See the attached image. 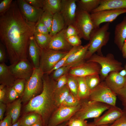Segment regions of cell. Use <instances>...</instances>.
<instances>
[{
	"label": "cell",
	"mask_w": 126,
	"mask_h": 126,
	"mask_svg": "<svg viewBox=\"0 0 126 126\" xmlns=\"http://www.w3.org/2000/svg\"><path fill=\"white\" fill-rule=\"evenodd\" d=\"M0 15V39L11 65L27 60L29 41L37 23L25 18L17 0L13 1L9 8Z\"/></svg>",
	"instance_id": "6da1fadb"
},
{
	"label": "cell",
	"mask_w": 126,
	"mask_h": 126,
	"mask_svg": "<svg viewBox=\"0 0 126 126\" xmlns=\"http://www.w3.org/2000/svg\"><path fill=\"white\" fill-rule=\"evenodd\" d=\"M42 81V92L29 101L25 106L24 111L38 114L41 117L43 126H47L51 115L57 108L55 99L57 82L46 74H44Z\"/></svg>",
	"instance_id": "7a4b0ae2"
},
{
	"label": "cell",
	"mask_w": 126,
	"mask_h": 126,
	"mask_svg": "<svg viewBox=\"0 0 126 126\" xmlns=\"http://www.w3.org/2000/svg\"><path fill=\"white\" fill-rule=\"evenodd\" d=\"M110 23H107L101 27L94 28L92 32L89 43H90L85 57L88 60L96 52L100 55H103L102 48L105 46L110 37V33L108 31Z\"/></svg>",
	"instance_id": "3957f363"
},
{
	"label": "cell",
	"mask_w": 126,
	"mask_h": 126,
	"mask_svg": "<svg viewBox=\"0 0 126 126\" xmlns=\"http://www.w3.org/2000/svg\"><path fill=\"white\" fill-rule=\"evenodd\" d=\"M87 61L96 62L100 65L101 68L99 75L101 81H104L110 73L119 72L124 69L122 63L116 60L111 53L105 56L95 53Z\"/></svg>",
	"instance_id": "277c9868"
},
{
	"label": "cell",
	"mask_w": 126,
	"mask_h": 126,
	"mask_svg": "<svg viewBox=\"0 0 126 126\" xmlns=\"http://www.w3.org/2000/svg\"><path fill=\"white\" fill-rule=\"evenodd\" d=\"M80 107L72 117L83 120L98 117L111 106L103 103L91 101L88 98L80 100Z\"/></svg>",
	"instance_id": "5b68a950"
},
{
	"label": "cell",
	"mask_w": 126,
	"mask_h": 126,
	"mask_svg": "<svg viewBox=\"0 0 126 126\" xmlns=\"http://www.w3.org/2000/svg\"><path fill=\"white\" fill-rule=\"evenodd\" d=\"M44 73L39 68H34L31 77L26 80L22 101L25 103L36 96L43 88L42 77Z\"/></svg>",
	"instance_id": "8992f818"
},
{
	"label": "cell",
	"mask_w": 126,
	"mask_h": 126,
	"mask_svg": "<svg viewBox=\"0 0 126 126\" xmlns=\"http://www.w3.org/2000/svg\"><path fill=\"white\" fill-rule=\"evenodd\" d=\"M73 24L77 30L80 38L89 40L91 33L94 29L91 14L78 8Z\"/></svg>",
	"instance_id": "52a82bcc"
},
{
	"label": "cell",
	"mask_w": 126,
	"mask_h": 126,
	"mask_svg": "<svg viewBox=\"0 0 126 126\" xmlns=\"http://www.w3.org/2000/svg\"><path fill=\"white\" fill-rule=\"evenodd\" d=\"M41 49L39 68L44 74L50 71L69 51Z\"/></svg>",
	"instance_id": "ba28073f"
},
{
	"label": "cell",
	"mask_w": 126,
	"mask_h": 126,
	"mask_svg": "<svg viewBox=\"0 0 126 126\" xmlns=\"http://www.w3.org/2000/svg\"><path fill=\"white\" fill-rule=\"evenodd\" d=\"M117 96L107 86L104 81H102L91 91L88 99L91 101L103 103L111 106H115Z\"/></svg>",
	"instance_id": "9c48e42d"
},
{
	"label": "cell",
	"mask_w": 126,
	"mask_h": 126,
	"mask_svg": "<svg viewBox=\"0 0 126 126\" xmlns=\"http://www.w3.org/2000/svg\"><path fill=\"white\" fill-rule=\"evenodd\" d=\"M80 107V104L77 106L73 107L60 106L53 112L49 120L47 126H56L68 121L79 110Z\"/></svg>",
	"instance_id": "30bf717a"
},
{
	"label": "cell",
	"mask_w": 126,
	"mask_h": 126,
	"mask_svg": "<svg viewBox=\"0 0 126 126\" xmlns=\"http://www.w3.org/2000/svg\"><path fill=\"white\" fill-rule=\"evenodd\" d=\"M125 13L126 9H122L103 10L91 13L94 29L100 27L102 23L112 22L119 15Z\"/></svg>",
	"instance_id": "8fae6325"
},
{
	"label": "cell",
	"mask_w": 126,
	"mask_h": 126,
	"mask_svg": "<svg viewBox=\"0 0 126 126\" xmlns=\"http://www.w3.org/2000/svg\"><path fill=\"white\" fill-rule=\"evenodd\" d=\"M101 68L97 63L86 61L72 67L68 74L75 77H85L94 74H99Z\"/></svg>",
	"instance_id": "7c38bea8"
},
{
	"label": "cell",
	"mask_w": 126,
	"mask_h": 126,
	"mask_svg": "<svg viewBox=\"0 0 126 126\" xmlns=\"http://www.w3.org/2000/svg\"><path fill=\"white\" fill-rule=\"evenodd\" d=\"M9 66L11 74L16 79H23L26 80L31 77L34 69L28 60L20 61Z\"/></svg>",
	"instance_id": "4fadbf2b"
},
{
	"label": "cell",
	"mask_w": 126,
	"mask_h": 126,
	"mask_svg": "<svg viewBox=\"0 0 126 126\" xmlns=\"http://www.w3.org/2000/svg\"><path fill=\"white\" fill-rule=\"evenodd\" d=\"M17 1L20 10L25 18L30 21L37 23L40 19L44 11L43 9L33 7L25 0Z\"/></svg>",
	"instance_id": "5bb4252c"
},
{
	"label": "cell",
	"mask_w": 126,
	"mask_h": 126,
	"mask_svg": "<svg viewBox=\"0 0 126 126\" xmlns=\"http://www.w3.org/2000/svg\"><path fill=\"white\" fill-rule=\"evenodd\" d=\"M77 0H61L60 11L65 22V26L73 24L76 16Z\"/></svg>",
	"instance_id": "9a60e30c"
},
{
	"label": "cell",
	"mask_w": 126,
	"mask_h": 126,
	"mask_svg": "<svg viewBox=\"0 0 126 126\" xmlns=\"http://www.w3.org/2000/svg\"><path fill=\"white\" fill-rule=\"evenodd\" d=\"M124 113L123 110L116 105L111 106L104 114L94 118L93 122L98 125H109Z\"/></svg>",
	"instance_id": "2e32d148"
},
{
	"label": "cell",
	"mask_w": 126,
	"mask_h": 126,
	"mask_svg": "<svg viewBox=\"0 0 126 126\" xmlns=\"http://www.w3.org/2000/svg\"><path fill=\"white\" fill-rule=\"evenodd\" d=\"M65 28L52 37L47 48L56 50L69 51L73 47L69 43L65 35Z\"/></svg>",
	"instance_id": "e0dca14e"
},
{
	"label": "cell",
	"mask_w": 126,
	"mask_h": 126,
	"mask_svg": "<svg viewBox=\"0 0 126 126\" xmlns=\"http://www.w3.org/2000/svg\"><path fill=\"white\" fill-rule=\"evenodd\" d=\"M104 81L107 86L116 95L126 83L125 77L116 72L110 73Z\"/></svg>",
	"instance_id": "ac0fdd59"
},
{
	"label": "cell",
	"mask_w": 126,
	"mask_h": 126,
	"mask_svg": "<svg viewBox=\"0 0 126 126\" xmlns=\"http://www.w3.org/2000/svg\"><path fill=\"white\" fill-rule=\"evenodd\" d=\"M41 50L37 43L34 35L31 37L29 42L28 52L32 64L34 68H39Z\"/></svg>",
	"instance_id": "d6986e66"
},
{
	"label": "cell",
	"mask_w": 126,
	"mask_h": 126,
	"mask_svg": "<svg viewBox=\"0 0 126 126\" xmlns=\"http://www.w3.org/2000/svg\"><path fill=\"white\" fill-rule=\"evenodd\" d=\"M114 42L121 50L124 42L126 39V17L122 21L117 24L115 27Z\"/></svg>",
	"instance_id": "ffe728a7"
},
{
	"label": "cell",
	"mask_w": 126,
	"mask_h": 126,
	"mask_svg": "<svg viewBox=\"0 0 126 126\" xmlns=\"http://www.w3.org/2000/svg\"><path fill=\"white\" fill-rule=\"evenodd\" d=\"M90 45L89 43L72 54L63 65H73L75 66L85 61V56Z\"/></svg>",
	"instance_id": "44dd1931"
},
{
	"label": "cell",
	"mask_w": 126,
	"mask_h": 126,
	"mask_svg": "<svg viewBox=\"0 0 126 126\" xmlns=\"http://www.w3.org/2000/svg\"><path fill=\"white\" fill-rule=\"evenodd\" d=\"M126 9V0H101L98 7L91 13L105 10Z\"/></svg>",
	"instance_id": "7402d4cb"
},
{
	"label": "cell",
	"mask_w": 126,
	"mask_h": 126,
	"mask_svg": "<svg viewBox=\"0 0 126 126\" xmlns=\"http://www.w3.org/2000/svg\"><path fill=\"white\" fill-rule=\"evenodd\" d=\"M16 79L11 74L9 66L5 63L0 64V83L7 87H12Z\"/></svg>",
	"instance_id": "603a6c76"
},
{
	"label": "cell",
	"mask_w": 126,
	"mask_h": 126,
	"mask_svg": "<svg viewBox=\"0 0 126 126\" xmlns=\"http://www.w3.org/2000/svg\"><path fill=\"white\" fill-rule=\"evenodd\" d=\"M22 100L19 99L8 105L7 114L9 115L12 120V124L16 122L20 115L21 107Z\"/></svg>",
	"instance_id": "cb8c5ba5"
},
{
	"label": "cell",
	"mask_w": 126,
	"mask_h": 126,
	"mask_svg": "<svg viewBox=\"0 0 126 126\" xmlns=\"http://www.w3.org/2000/svg\"><path fill=\"white\" fill-rule=\"evenodd\" d=\"M65 26L64 19L60 12L54 14L49 35L52 36L54 35L64 29Z\"/></svg>",
	"instance_id": "d4e9b609"
},
{
	"label": "cell",
	"mask_w": 126,
	"mask_h": 126,
	"mask_svg": "<svg viewBox=\"0 0 126 126\" xmlns=\"http://www.w3.org/2000/svg\"><path fill=\"white\" fill-rule=\"evenodd\" d=\"M78 84V97L80 100L88 98L91 91L85 82L84 77H76Z\"/></svg>",
	"instance_id": "484cf974"
},
{
	"label": "cell",
	"mask_w": 126,
	"mask_h": 126,
	"mask_svg": "<svg viewBox=\"0 0 126 126\" xmlns=\"http://www.w3.org/2000/svg\"><path fill=\"white\" fill-rule=\"evenodd\" d=\"M101 1V0H77V3L79 8L90 13L98 7Z\"/></svg>",
	"instance_id": "4316f807"
},
{
	"label": "cell",
	"mask_w": 126,
	"mask_h": 126,
	"mask_svg": "<svg viewBox=\"0 0 126 126\" xmlns=\"http://www.w3.org/2000/svg\"><path fill=\"white\" fill-rule=\"evenodd\" d=\"M20 120L21 126H31L37 123L42 122L40 116L35 112L24 116Z\"/></svg>",
	"instance_id": "83f0119b"
},
{
	"label": "cell",
	"mask_w": 126,
	"mask_h": 126,
	"mask_svg": "<svg viewBox=\"0 0 126 126\" xmlns=\"http://www.w3.org/2000/svg\"><path fill=\"white\" fill-rule=\"evenodd\" d=\"M61 0H45L43 9L46 10L53 15L60 12Z\"/></svg>",
	"instance_id": "f1b7e54d"
},
{
	"label": "cell",
	"mask_w": 126,
	"mask_h": 126,
	"mask_svg": "<svg viewBox=\"0 0 126 126\" xmlns=\"http://www.w3.org/2000/svg\"><path fill=\"white\" fill-rule=\"evenodd\" d=\"M34 36L37 43L41 49L47 48L52 37L49 34H43L35 32Z\"/></svg>",
	"instance_id": "f546056e"
},
{
	"label": "cell",
	"mask_w": 126,
	"mask_h": 126,
	"mask_svg": "<svg viewBox=\"0 0 126 126\" xmlns=\"http://www.w3.org/2000/svg\"><path fill=\"white\" fill-rule=\"evenodd\" d=\"M70 92L67 85L63 88L57 90H55V99L56 108L60 106Z\"/></svg>",
	"instance_id": "4dcf8cb0"
},
{
	"label": "cell",
	"mask_w": 126,
	"mask_h": 126,
	"mask_svg": "<svg viewBox=\"0 0 126 126\" xmlns=\"http://www.w3.org/2000/svg\"><path fill=\"white\" fill-rule=\"evenodd\" d=\"M84 77L86 82L91 91L96 87L101 81L99 74H91Z\"/></svg>",
	"instance_id": "1f68e13d"
},
{
	"label": "cell",
	"mask_w": 126,
	"mask_h": 126,
	"mask_svg": "<svg viewBox=\"0 0 126 126\" xmlns=\"http://www.w3.org/2000/svg\"><path fill=\"white\" fill-rule=\"evenodd\" d=\"M75 66L73 65H63L54 70L50 76L54 80L57 81L61 77L68 74L70 69Z\"/></svg>",
	"instance_id": "d6a6232c"
},
{
	"label": "cell",
	"mask_w": 126,
	"mask_h": 126,
	"mask_svg": "<svg viewBox=\"0 0 126 126\" xmlns=\"http://www.w3.org/2000/svg\"><path fill=\"white\" fill-rule=\"evenodd\" d=\"M67 85L70 92L75 97L78 98V84L76 77L69 75L67 74Z\"/></svg>",
	"instance_id": "836d02e7"
},
{
	"label": "cell",
	"mask_w": 126,
	"mask_h": 126,
	"mask_svg": "<svg viewBox=\"0 0 126 126\" xmlns=\"http://www.w3.org/2000/svg\"><path fill=\"white\" fill-rule=\"evenodd\" d=\"M83 46L73 47L55 65L53 68L47 74H50L54 70L58 68L63 66L67 61L70 56L72 53L78 50L81 48Z\"/></svg>",
	"instance_id": "e575fe53"
},
{
	"label": "cell",
	"mask_w": 126,
	"mask_h": 126,
	"mask_svg": "<svg viewBox=\"0 0 126 126\" xmlns=\"http://www.w3.org/2000/svg\"><path fill=\"white\" fill-rule=\"evenodd\" d=\"M53 14L46 10L44 11L40 19L42 22L50 32L53 19Z\"/></svg>",
	"instance_id": "d590c367"
},
{
	"label": "cell",
	"mask_w": 126,
	"mask_h": 126,
	"mask_svg": "<svg viewBox=\"0 0 126 126\" xmlns=\"http://www.w3.org/2000/svg\"><path fill=\"white\" fill-rule=\"evenodd\" d=\"M80 103V100L70 92L61 106L69 107H74L79 105Z\"/></svg>",
	"instance_id": "8d00e7d4"
},
{
	"label": "cell",
	"mask_w": 126,
	"mask_h": 126,
	"mask_svg": "<svg viewBox=\"0 0 126 126\" xmlns=\"http://www.w3.org/2000/svg\"><path fill=\"white\" fill-rule=\"evenodd\" d=\"M26 80L23 79H16L12 87L19 96H22L24 91Z\"/></svg>",
	"instance_id": "74e56055"
},
{
	"label": "cell",
	"mask_w": 126,
	"mask_h": 126,
	"mask_svg": "<svg viewBox=\"0 0 126 126\" xmlns=\"http://www.w3.org/2000/svg\"><path fill=\"white\" fill-rule=\"evenodd\" d=\"M6 103L11 102L19 97L16 92L12 87H6Z\"/></svg>",
	"instance_id": "f35d334b"
},
{
	"label": "cell",
	"mask_w": 126,
	"mask_h": 126,
	"mask_svg": "<svg viewBox=\"0 0 126 126\" xmlns=\"http://www.w3.org/2000/svg\"><path fill=\"white\" fill-rule=\"evenodd\" d=\"M121 101L123 107L122 110L124 113L126 114V83L117 94Z\"/></svg>",
	"instance_id": "ab89813d"
},
{
	"label": "cell",
	"mask_w": 126,
	"mask_h": 126,
	"mask_svg": "<svg viewBox=\"0 0 126 126\" xmlns=\"http://www.w3.org/2000/svg\"><path fill=\"white\" fill-rule=\"evenodd\" d=\"M87 121L80 119L71 117L68 121L67 126H86Z\"/></svg>",
	"instance_id": "60d3db41"
},
{
	"label": "cell",
	"mask_w": 126,
	"mask_h": 126,
	"mask_svg": "<svg viewBox=\"0 0 126 126\" xmlns=\"http://www.w3.org/2000/svg\"><path fill=\"white\" fill-rule=\"evenodd\" d=\"M35 32L43 34H49L47 28L42 22L40 19L37 23Z\"/></svg>",
	"instance_id": "b9f144b4"
},
{
	"label": "cell",
	"mask_w": 126,
	"mask_h": 126,
	"mask_svg": "<svg viewBox=\"0 0 126 126\" xmlns=\"http://www.w3.org/2000/svg\"><path fill=\"white\" fill-rule=\"evenodd\" d=\"M65 35L67 39L69 37L74 35L79 36V33L76 27L73 24H70L67 26L66 29Z\"/></svg>",
	"instance_id": "7bdbcfd3"
},
{
	"label": "cell",
	"mask_w": 126,
	"mask_h": 126,
	"mask_svg": "<svg viewBox=\"0 0 126 126\" xmlns=\"http://www.w3.org/2000/svg\"><path fill=\"white\" fill-rule=\"evenodd\" d=\"M81 38L78 35L70 36L67 38L69 43L73 47L81 46L82 43Z\"/></svg>",
	"instance_id": "ee69618b"
},
{
	"label": "cell",
	"mask_w": 126,
	"mask_h": 126,
	"mask_svg": "<svg viewBox=\"0 0 126 126\" xmlns=\"http://www.w3.org/2000/svg\"><path fill=\"white\" fill-rule=\"evenodd\" d=\"M56 82L55 90H58L63 88L67 84V74L61 77Z\"/></svg>",
	"instance_id": "f6af8a7d"
},
{
	"label": "cell",
	"mask_w": 126,
	"mask_h": 126,
	"mask_svg": "<svg viewBox=\"0 0 126 126\" xmlns=\"http://www.w3.org/2000/svg\"><path fill=\"white\" fill-rule=\"evenodd\" d=\"M108 126H126V114L124 113L121 116Z\"/></svg>",
	"instance_id": "bcb514c9"
},
{
	"label": "cell",
	"mask_w": 126,
	"mask_h": 126,
	"mask_svg": "<svg viewBox=\"0 0 126 126\" xmlns=\"http://www.w3.org/2000/svg\"><path fill=\"white\" fill-rule=\"evenodd\" d=\"M13 0H3L0 3V14L5 12L9 7Z\"/></svg>",
	"instance_id": "7dc6e473"
},
{
	"label": "cell",
	"mask_w": 126,
	"mask_h": 126,
	"mask_svg": "<svg viewBox=\"0 0 126 126\" xmlns=\"http://www.w3.org/2000/svg\"><path fill=\"white\" fill-rule=\"evenodd\" d=\"M29 4L36 8H43L45 0H25Z\"/></svg>",
	"instance_id": "c3c4849f"
},
{
	"label": "cell",
	"mask_w": 126,
	"mask_h": 126,
	"mask_svg": "<svg viewBox=\"0 0 126 126\" xmlns=\"http://www.w3.org/2000/svg\"><path fill=\"white\" fill-rule=\"evenodd\" d=\"M6 98V87L2 84L0 85V102L5 103Z\"/></svg>",
	"instance_id": "681fc988"
},
{
	"label": "cell",
	"mask_w": 126,
	"mask_h": 126,
	"mask_svg": "<svg viewBox=\"0 0 126 126\" xmlns=\"http://www.w3.org/2000/svg\"><path fill=\"white\" fill-rule=\"evenodd\" d=\"M12 124V118L8 114H7L4 119L0 122V126H11Z\"/></svg>",
	"instance_id": "f907efd6"
},
{
	"label": "cell",
	"mask_w": 126,
	"mask_h": 126,
	"mask_svg": "<svg viewBox=\"0 0 126 126\" xmlns=\"http://www.w3.org/2000/svg\"><path fill=\"white\" fill-rule=\"evenodd\" d=\"M5 47L1 42L0 43V62L5 63L6 58V53Z\"/></svg>",
	"instance_id": "816d5d0a"
},
{
	"label": "cell",
	"mask_w": 126,
	"mask_h": 126,
	"mask_svg": "<svg viewBox=\"0 0 126 126\" xmlns=\"http://www.w3.org/2000/svg\"><path fill=\"white\" fill-rule=\"evenodd\" d=\"M7 107L5 103L0 102V119H3L4 114Z\"/></svg>",
	"instance_id": "f5cc1de1"
},
{
	"label": "cell",
	"mask_w": 126,
	"mask_h": 126,
	"mask_svg": "<svg viewBox=\"0 0 126 126\" xmlns=\"http://www.w3.org/2000/svg\"><path fill=\"white\" fill-rule=\"evenodd\" d=\"M121 51L123 57L126 58V39L124 42Z\"/></svg>",
	"instance_id": "db71d44e"
},
{
	"label": "cell",
	"mask_w": 126,
	"mask_h": 126,
	"mask_svg": "<svg viewBox=\"0 0 126 126\" xmlns=\"http://www.w3.org/2000/svg\"><path fill=\"white\" fill-rule=\"evenodd\" d=\"M118 73L120 76L125 77L126 75V70L124 68L118 72Z\"/></svg>",
	"instance_id": "11a10c76"
},
{
	"label": "cell",
	"mask_w": 126,
	"mask_h": 126,
	"mask_svg": "<svg viewBox=\"0 0 126 126\" xmlns=\"http://www.w3.org/2000/svg\"><path fill=\"white\" fill-rule=\"evenodd\" d=\"M108 125H98L96 124L93 122L89 123L86 126H108Z\"/></svg>",
	"instance_id": "9f6ffc18"
},
{
	"label": "cell",
	"mask_w": 126,
	"mask_h": 126,
	"mask_svg": "<svg viewBox=\"0 0 126 126\" xmlns=\"http://www.w3.org/2000/svg\"><path fill=\"white\" fill-rule=\"evenodd\" d=\"M11 126H21L20 125V120H18L16 122L12 124Z\"/></svg>",
	"instance_id": "6f0895ef"
},
{
	"label": "cell",
	"mask_w": 126,
	"mask_h": 126,
	"mask_svg": "<svg viewBox=\"0 0 126 126\" xmlns=\"http://www.w3.org/2000/svg\"><path fill=\"white\" fill-rule=\"evenodd\" d=\"M31 126H44L42 122L37 123Z\"/></svg>",
	"instance_id": "680465c9"
},
{
	"label": "cell",
	"mask_w": 126,
	"mask_h": 126,
	"mask_svg": "<svg viewBox=\"0 0 126 126\" xmlns=\"http://www.w3.org/2000/svg\"><path fill=\"white\" fill-rule=\"evenodd\" d=\"M68 121L65 122L56 126H67V123Z\"/></svg>",
	"instance_id": "91938a15"
},
{
	"label": "cell",
	"mask_w": 126,
	"mask_h": 126,
	"mask_svg": "<svg viewBox=\"0 0 126 126\" xmlns=\"http://www.w3.org/2000/svg\"><path fill=\"white\" fill-rule=\"evenodd\" d=\"M124 68L126 70V64L125 65ZM125 82L126 83V75L125 77Z\"/></svg>",
	"instance_id": "94428289"
},
{
	"label": "cell",
	"mask_w": 126,
	"mask_h": 126,
	"mask_svg": "<svg viewBox=\"0 0 126 126\" xmlns=\"http://www.w3.org/2000/svg\"></svg>",
	"instance_id": "6125c7cd"
}]
</instances>
